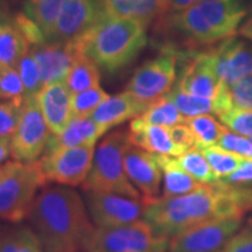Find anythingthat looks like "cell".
Wrapping results in <instances>:
<instances>
[{
    "mask_svg": "<svg viewBox=\"0 0 252 252\" xmlns=\"http://www.w3.org/2000/svg\"><path fill=\"white\" fill-rule=\"evenodd\" d=\"M252 212V185H202L190 193L159 197L146 204L144 220L157 235L171 241L208 220L244 217Z\"/></svg>",
    "mask_w": 252,
    "mask_h": 252,
    "instance_id": "1",
    "label": "cell"
},
{
    "mask_svg": "<svg viewBox=\"0 0 252 252\" xmlns=\"http://www.w3.org/2000/svg\"><path fill=\"white\" fill-rule=\"evenodd\" d=\"M252 17V0H201L190 7L159 17L158 27L169 42L163 48L195 52L238 34Z\"/></svg>",
    "mask_w": 252,
    "mask_h": 252,
    "instance_id": "2",
    "label": "cell"
},
{
    "mask_svg": "<svg viewBox=\"0 0 252 252\" xmlns=\"http://www.w3.org/2000/svg\"><path fill=\"white\" fill-rule=\"evenodd\" d=\"M27 217L45 252L84 251L94 229L86 203L68 186H45Z\"/></svg>",
    "mask_w": 252,
    "mask_h": 252,
    "instance_id": "3",
    "label": "cell"
},
{
    "mask_svg": "<svg viewBox=\"0 0 252 252\" xmlns=\"http://www.w3.org/2000/svg\"><path fill=\"white\" fill-rule=\"evenodd\" d=\"M146 28L134 19L105 18L71 43L99 68L116 72L133 62L145 48Z\"/></svg>",
    "mask_w": 252,
    "mask_h": 252,
    "instance_id": "4",
    "label": "cell"
},
{
    "mask_svg": "<svg viewBox=\"0 0 252 252\" xmlns=\"http://www.w3.org/2000/svg\"><path fill=\"white\" fill-rule=\"evenodd\" d=\"M130 145L128 132H110L94 149L90 172L83 184L84 190L106 191L131 198H141L125 171L124 158Z\"/></svg>",
    "mask_w": 252,
    "mask_h": 252,
    "instance_id": "5",
    "label": "cell"
},
{
    "mask_svg": "<svg viewBox=\"0 0 252 252\" xmlns=\"http://www.w3.org/2000/svg\"><path fill=\"white\" fill-rule=\"evenodd\" d=\"M48 179L40 160H13L0 165V220L18 223L28 216L39 191Z\"/></svg>",
    "mask_w": 252,
    "mask_h": 252,
    "instance_id": "6",
    "label": "cell"
},
{
    "mask_svg": "<svg viewBox=\"0 0 252 252\" xmlns=\"http://www.w3.org/2000/svg\"><path fill=\"white\" fill-rule=\"evenodd\" d=\"M169 239L157 235L144 220L115 228H96L86 252H167Z\"/></svg>",
    "mask_w": 252,
    "mask_h": 252,
    "instance_id": "7",
    "label": "cell"
},
{
    "mask_svg": "<svg viewBox=\"0 0 252 252\" xmlns=\"http://www.w3.org/2000/svg\"><path fill=\"white\" fill-rule=\"evenodd\" d=\"M179 55V50L162 48L161 54L135 70L126 91L147 108L161 99L176 84Z\"/></svg>",
    "mask_w": 252,
    "mask_h": 252,
    "instance_id": "8",
    "label": "cell"
},
{
    "mask_svg": "<svg viewBox=\"0 0 252 252\" xmlns=\"http://www.w3.org/2000/svg\"><path fill=\"white\" fill-rule=\"evenodd\" d=\"M50 134L35 97L25 98L20 121L11 138V157L21 162L36 161L45 153Z\"/></svg>",
    "mask_w": 252,
    "mask_h": 252,
    "instance_id": "9",
    "label": "cell"
},
{
    "mask_svg": "<svg viewBox=\"0 0 252 252\" xmlns=\"http://www.w3.org/2000/svg\"><path fill=\"white\" fill-rule=\"evenodd\" d=\"M243 223V217L208 220L172 238L167 252H220Z\"/></svg>",
    "mask_w": 252,
    "mask_h": 252,
    "instance_id": "10",
    "label": "cell"
},
{
    "mask_svg": "<svg viewBox=\"0 0 252 252\" xmlns=\"http://www.w3.org/2000/svg\"><path fill=\"white\" fill-rule=\"evenodd\" d=\"M86 206L96 228H115L144 219L146 203L106 191L86 190Z\"/></svg>",
    "mask_w": 252,
    "mask_h": 252,
    "instance_id": "11",
    "label": "cell"
},
{
    "mask_svg": "<svg viewBox=\"0 0 252 252\" xmlns=\"http://www.w3.org/2000/svg\"><path fill=\"white\" fill-rule=\"evenodd\" d=\"M94 153V145L65 147L43 153L40 162L48 181L75 187L86 181Z\"/></svg>",
    "mask_w": 252,
    "mask_h": 252,
    "instance_id": "12",
    "label": "cell"
},
{
    "mask_svg": "<svg viewBox=\"0 0 252 252\" xmlns=\"http://www.w3.org/2000/svg\"><path fill=\"white\" fill-rule=\"evenodd\" d=\"M103 19V0H69L47 35V42H71Z\"/></svg>",
    "mask_w": 252,
    "mask_h": 252,
    "instance_id": "13",
    "label": "cell"
},
{
    "mask_svg": "<svg viewBox=\"0 0 252 252\" xmlns=\"http://www.w3.org/2000/svg\"><path fill=\"white\" fill-rule=\"evenodd\" d=\"M176 86L189 94L215 100L225 86L220 80L213 50L190 53L184 60Z\"/></svg>",
    "mask_w": 252,
    "mask_h": 252,
    "instance_id": "14",
    "label": "cell"
},
{
    "mask_svg": "<svg viewBox=\"0 0 252 252\" xmlns=\"http://www.w3.org/2000/svg\"><path fill=\"white\" fill-rule=\"evenodd\" d=\"M220 80L225 87L252 74V41L241 34L223 40L212 48Z\"/></svg>",
    "mask_w": 252,
    "mask_h": 252,
    "instance_id": "15",
    "label": "cell"
},
{
    "mask_svg": "<svg viewBox=\"0 0 252 252\" xmlns=\"http://www.w3.org/2000/svg\"><path fill=\"white\" fill-rule=\"evenodd\" d=\"M128 180L137 188L145 203L153 202L160 196L162 172L156 154L130 145L124 158Z\"/></svg>",
    "mask_w": 252,
    "mask_h": 252,
    "instance_id": "16",
    "label": "cell"
},
{
    "mask_svg": "<svg viewBox=\"0 0 252 252\" xmlns=\"http://www.w3.org/2000/svg\"><path fill=\"white\" fill-rule=\"evenodd\" d=\"M35 99L50 132L53 134L62 133L74 118L71 93L65 82H54L43 86Z\"/></svg>",
    "mask_w": 252,
    "mask_h": 252,
    "instance_id": "17",
    "label": "cell"
},
{
    "mask_svg": "<svg viewBox=\"0 0 252 252\" xmlns=\"http://www.w3.org/2000/svg\"><path fill=\"white\" fill-rule=\"evenodd\" d=\"M31 49L39 67L42 87L54 82H64L72 62L80 54L71 42H45Z\"/></svg>",
    "mask_w": 252,
    "mask_h": 252,
    "instance_id": "18",
    "label": "cell"
},
{
    "mask_svg": "<svg viewBox=\"0 0 252 252\" xmlns=\"http://www.w3.org/2000/svg\"><path fill=\"white\" fill-rule=\"evenodd\" d=\"M128 138L133 146L154 154L179 157L185 153L172 140L168 127L149 124L139 117L132 119Z\"/></svg>",
    "mask_w": 252,
    "mask_h": 252,
    "instance_id": "19",
    "label": "cell"
},
{
    "mask_svg": "<svg viewBox=\"0 0 252 252\" xmlns=\"http://www.w3.org/2000/svg\"><path fill=\"white\" fill-rule=\"evenodd\" d=\"M147 106L139 102L130 93L109 96L90 116L97 124L111 130L128 119H134L146 111Z\"/></svg>",
    "mask_w": 252,
    "mask_h": 252,
    "instance_id": "20",
    "label": "cell"
},
{
    "mask_svg": "<svg viewBox=\"0 0 252 252\" xmlns=\"http://www.w3.org/2000/svg\"><path fill=\"white\" fill-rule=\"evenodd\" d=\"M108 130L97 124L91 117H74L64 131L60 134H50L45 153L65 147L96 145V141Z\"/></svg>",
    "mask_w": 252,
    "mask_h": 252,
    "instance_id": "21",
    "label": "cell"
},
{
    "mask_svg": "<svg viewBox=\"0 0 252 252\" xmlns=\"http://www.w3.org/2000/svg\"><path fill=\"white\" fill-rule=\"evenodd\" d=\"M104 19L127 18L149 26L162 13L161 0H103Z\"/></svg>",
    "mask_w": 252,
    "mask_h": 252,
    "instance_id": "22",
    "label": "cell"
},
{
    "mask_svg": "<svg viewBox=\"0 0 252 252\" xmlns=\"http://www.w3.org/2000/svg\"><path fill=\"white\" fill-rule=\"evenodd\" d=\"M156 159L162 172L163 187L161 197L180 196L194 191L202 186L178 165L175 157L156 154Z\"/></svg>",
    "mask_w": 252,
    "mask_h": 252,
    "instance_id": "23",
    "label": "cell"
},
{
    "mask_svg": "<svg viewBox=\"0 0 252 252\" xmlns=\"http://www.w3.org/2000/svg\"><path fill=\"white\" fill-rule=\"evenodd\" d=\"M99 81L100 74L98 65L87 55L80 53L72 62V65L64 82L72 94L98 87Z\"/></svg>",
    "mask_w": 252,
    "mask_h": 252,
    "instance_id": "24",
    "label": "cell"
},
{
    "mask_svg": "<svg viewBox=\"0 0 252 252\" xmlns=\"http://www.w3.org/2000/svg\"><path fill=\"white\" fill-rule=\"evenodd\" d=\"M31 47L21 35L13 21L0 26V63L17 67L18 62L26 54Z\"/></svg>",
    "mask_w": 252,
    "mask_h": 252,
    "instance_id": "25",
    "label": "cell"
},
{
    "mask_svg": "<svg viewBox=\"0 0 252 252\" xmlns=\"http://www.w3.org/2000/svg\"><path fill=\"white\" fill-rule=\"evenodd\" d=\"M195 138V149L202 150L216 146L224 132L228 130L224 125L212 115H201L186 119Z\"/></svg>",
    "mask_w": 252,
    "mask_h": 252,
    "instance_id": "26",
    "label": "cell"
},
{
    "mask_svg": "<svg viewBox=\"0 0 252 252\" xmlns=\"http://www.w3.org/2000/svg\"><path fill=\"white\" fill-rule=\"evenodd\" d=\"M0 252H45L31 226H18L1 231Z\"/></svg>",
    "mask_w": 252,
    "mask_h": 252,
    "instance_id": "27",
    "label": "cell"
},
{
    "mask_svg": "<svg viewBox=\"0 0 252 252\" xmlns=\"http://www.w3.org/2000/svg\"><path fill=\"white\" fill-rule=\"evenodd\" d=\"M176 162L186 173L202 185H216L220 182L217 175L213 172L209 162L203 153L197 149L188 150L181 156L175 157Z\"/></svg>",
    "mask_w": 252,
    "mask_h": 252,
    "instance_id": "28",
    "label": "cell"
},
{
    "mask_svg": "<svg viewBox=\"0 0 252 252\" xmlns=\"http://www.w3.org/2000/svg\"><path fill=\"white\" fill-rule=\"evenodd\" d=\"M139 118L149 124L163 126V127L185 124L186 119H187L179 111L178 106L169 98L168 94L150 105L146 111L139 116Z\"/></svg>",
    "mask_w": 252,
    "mask_h": 252,
    "instance_id": "29",
    "label": "cell"
},
{
    "mask_svg": "<svg viewBox=\"0 0 252 252\" xmlns=\"http://www.w3.org/2000/svg\"><path fill=\"white\" fill-rule=\"evenodd\" d=\"M215 115L228 130L252 138V109L236 105L231 100Z\"/></svg>",
    "mask_w": 252,
    "mask_h": 252,
    "instance_id": "30",
    "label": "cell"
},
{
    "mask_svg": "<svg viewBox=\"0 0 252 252\" xmlns=\"http://www.w3.org/2000/svg\"><path fill=\"white\" fill-rule=\"evenodd\" d=\"M67 1L69 0H30L26 4L25 13L39 25L47 40V35Z\"/></svg>",
    "mask_w": 252,
    "mask_h": 252,
    "instance_id": "31",
    "label": "cell"
},
{
    "mask_svg": "<svg viewBox=\"0 0 252 252\" xmlns=\"http://www.w3.org/2000/svg\"><path fill=\"white\" fill-rule=\"evenodd\" d=\"M167 94L186 118L215 113V100L189 94L182 91L176 84Z\"/></svg>",
    "mask_w": 252,
    "mask_h": 252,
    "instance_id": "32",
    "label": "cell"
},
{
    "mask_svg": "<svg viewBox=\"0 0 252 252\" xmlns=\"http://www.w3.org/2000/svg\"><path fill=\"white\" fill-rule=\"evenodd\" d=\"M200 151L206 157L213 172L215 173L220 180H222V179L231 174L232 172H235L245 159L244 157L239 156V154L229 152V151L220 149L219 146L207 147V149H202Z\"/></svg>",
    "mask_w": 252,
    "mask_h": 252,
    "instance_id": "33",
    "label": "cell"
},
{
    "mask_svg": "<svg viewBox=\"0 0 252 252\" xmlns=\"http://www.w3.org/2000/svg\"><path fill=\"white\" fill-rule=\"evenodd\" d=\"M110 94L99 86L91 89L71 94V110L74 117H90L94 110L105 100Z\"/></svg>",
    "mask_w": 252,
    "mask_h": 252,
    "instance_id": "34",
    "label": "cell"
},
{
    "mask_svg": "<svg viewBox=\"0 0 252 252\" xmlns=\"http://www.w3.org/2000/svg\"><path fill=\"white\" fill-rule=\"evenodd\" d=\"M15 68H17L21 81H23L25 98L35 97L37 93L42 89V83H41L39 67H37V63L32 49L28 50L26 54L21 58Z\"/></svg>",
    "mask_w": 252,
    "mask_h": 252,
    "instance_id": "35",
    "label": "cell"
},
{
    "mask_svg": "<svg viewBox=\"0 0 252 252\" xmlns=\"http://www.w3.org/2000/svg\"><path fill=\"white\" fill-rule=\"evenodd\" d=\"M25 89L15 67L0 63V99H24Z\"/></svg>",
    "mask_w": 252,
    "mask_h": 252,
    "instance_id": "36",
    "label": "cell"
},
{
    "mask_svg": "<svg viewBox=\"0 0 252 252\" xmlns=\"http://www.w3.org/2000/svg\"><path fill=\"white\" fill-rule=\"evenodd\" d=\"M24 99L0 103V138H12L20 121Z\"/></svg>",
    "mask_w": 252,
    "mask_h": 252,
    "instance_id": "37",
    "label": "cell"
},
{
    "mask_svg": "<svg viewBox=\"0 0 252 252\" xmlns=\"http://www.w3.org/2000/svg\"><path fill=\"white\" fill-rule=\"evenodd\" d=\"M12 21H13L14 26L18 28V31L21 33V35L27 41L28 46L31 48H34V47L43 45V43L47 42L46 35L43 31L41 30V27L33 19L28 17L25 12L24 13H18L12 19Z\"/></svg>",
    "mask_w": 252,
    "mask_h": 252,
    "instance_id": "38",
    "label": "cell"
},
{
    "mask_svg": "<svg viewBox=\"0 0 252 252\" xmlns=\"http://www.w3.org/2000/svg\"><path fill=\"white\" fill-rule=\"evenodd\" d=\"M216 146L229 151V152L239 154V156L252 159V140L244 135L237 134L235 132L226 130L220 137Z\"/></svg>",
    "mask_w": 252,
    "mask_h": 252,
    "instance_id": "39",
    "label": "cell"
},
{
    "mask_svg": "<svg viewBox=\"0 0 252 252\" xmlns=\"http://www.w3.org/2000/svg\"><path fill=\"white\" fill-rule=\"evenodd\" d=\"M232 103L243 108L252 109V74L228 87Z\"/></svg>",
    "mask_w": 252,
    "mask_h": 252,
    "instance_id": "40",
    "label": "cell"
},
{
    "mask_svg": "<svg viewBox=\"0 0 252 252\" xmlns=\"http://www.w3.org/2000/svg\"><path fill=\"white\" fill-rule=\"evenodd\" d=\"M220 252H252V222L248 220Z\"/></svg>",
    "mask_w": 252,
    "mask_h": 252,
    "instance_id": "41",
    "label": "cell"
},
{
    "mask_svg": "<svg viewBox=\"0 0 252 252\" xmlns=\"http://www.w3.org/2000/svg\"><path fill=\"white\" fill-rule=\"evenodd\" d=\"M172 140L176 146H179L184 152L195 147V138L193 132L188 127L187 124H178L168 127Z\"/></svg>",
    "mask_w": 252,
    "mask_h": 252,
    "instance_id": "42",
    "label": "cell"
},
{
    "mask_svg": "<svg viewBox=\"0 0 252 252\" xmlns=\"http://www.w3.org/2000/svg\"><path fill=\"white\" fill-rule=\"evenodd\" d=\"M220 182L228 185H252V159L245 158L238 168Z\"/></svg>",
    "mask_w": 252,
    "mask_h": 252,
    "instance_id": "43",
    "label": "cell"
},
{
    "mask_svg": "<svg viewBox=\"0 0 252 252\" xmlns=\"http://www.w3.org/2000/svg\"><path fill=\"white\" fill-rule=\"evenodd\" d=\"M201 0H161L162 5V14L175 13V12H181L184 9L190 7Z\"/></svg>",
    "mask_w": 252,
    "mask_h": 252,
    "instance_id": "44",
    "label": "cell"
},
{
    "mask_svg": "<svg viewBox=\"0 0 252 252\" xmlns=\"http://www.w3.org/2000/svg\"><path fill=\"white\" fill-rule=\"evenodd\" d=\"M11 157V138H0V165Z\"/></svg>",
    "mask_w": 252,
    "mask_h": 252,
    "instance_id": "45",
    "label": "cell"
},
{
    "mask_svg": "<svg viewBox=\"0 0 252 252\" xmlns=\"http://www.w3.org/2000/svg\"><path fill=\"white\" fill-rule=\"evenodd\" d=\"M238 34H241V35H243L244 37H247V39L252 41V17L241 27Z\"/></svg>",
    "mask_w": 252,
    "mask_h": 252,
    "instance_id": "46",
    "label": "cell"
},
{
    "mask_svg": "<svg viewBox=\"0 0 252 252\" xmlns=\"http://www.w3.org/2000/svg\"><path fill=\"white\" fill-rule=\"evenodd\" d=\"M11 20H12V19L8 17L7 11H6L4 6L0 4V26L6 24V23H8V21H11Z\"/></svg>",
    "mask_w": 252,
    "mask_h": 252,
    "instance_id": "47",
    "label": "cell"
},
{
    "mask_svg": "<svg viewBox=\"0 0 252 252\" xmlns=\"http://www.w3.org/2000/svg\"><path fill=\"white\" fill-rule=\"evenodd\" d=\"M249 220H250V222H252V216L250 217V219H249Z\"/></svg>",
    "mask_w": 252,
    "mask_h": 252,
    "instance_id": "48",
    "label": "cell"
},
{
    "mask_svg": "<svg viewBox=\"0 0 252 252\" xmlns=\"http://www.w3.org/2000/svg\"><path fill=\"white\" fill-rule=\"evenodd\" d=\"M0 235H1V231H0Z\"/></svg>",
    "mask_w": 252,
    "mask_h": 252,
    "instance_id": "49",
    "label": "cell"
},
{
    "mask_svg": "<svg viewBox=\"0 0 252 252\" xmlns=\"http://www.w3.org/2000/svg\"><path fill=\"white\" fill-rule=\"evenodd\" d=\"M250 139H251V140H252V138H250Z\"/></svg>",
    "mask_w": 252,
    "mask_h": 252,
    "instance_id": "50",
    "label": "cell"
}]
</instances>
